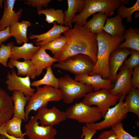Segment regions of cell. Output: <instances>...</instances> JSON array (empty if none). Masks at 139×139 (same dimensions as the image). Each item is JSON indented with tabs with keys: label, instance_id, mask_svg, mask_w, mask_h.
I'll use <instances>...</instances> for the list:
<instances>
[{
	"label": "cell",
	"instance_id": "cell-1",
	"mask_svg": "<svg viewBox=\"0 0 139 139\" xmlns=\"http://www.w3.org/2000/svg\"><path fill=\"white\" fill-rule=\"evenodd\" d=\"M63 33L67 39V43L63 50L54 58L59 62L74 55L84 54L91 58L95 64L98 52L97 34L84 26L76 23L73 28Z\"/></svg>",
	"mask_w": 139,
	"mask_h": 139
},
{
	"label": "cell",
	"instance_id": "cell-2",
	"mask_svg": "<svg viewBox=\"0 0 139 139\" xmlns=\"http://www.w3.org/2000/svg\"><path fill=\"white\" fill-rule=\"evenodd\" d=\"M124 39L123 36L112 37L103 30L97 34V60L90 75H97L104 79H109L110 75V55Z\"/></svg>",
	"mask_w": 139,
	"mask_h": 139
},
{
	"label": "cell",
	"instance_id": "cell-3",
	"mask_svg": "<svg viewBox=\"0 0 139 139\" xmlns=\"http://www.w3.org/2000/svg\"><path fill=\"white\" fill-rule=\"evenodd\" d=\"M122 4L121 0H85L82 11L75 15L72 22L84 26L88 18L97 12L111 17Z\"/></svg>",
	"mask_w": 139,
	"mask_h": 139
},
{
	"label": "cell",
	"instance_id": "cell-4",
	"mask_svg": "<svg viewBox=\"0 0 139 139\" xmlns=\"http://www.w3.org/2000/svg\"><path fill=\"white\" fill-rule=\"evenodd\" d=\"M58 79L62 99L67 104H71L75 99L84 97L93 90L91 85L77 81L68 74Z\"/></svg>",
	"mask_w": 139,
	"mask_h": 139
},
{
	"label": "cell",
	"instance_id": "cell-5",
	"mask_svg": "<svg viewBox=\"0 0 139 139\" xmlns=\"http://www.w3.org/2000/svg\"><path fill=\"white\" fill-rule=\"evenodd\" d=\"M35 92L30 98L25 109L26 121L32 110L35 111L42 106H47L48 102H58L62 99V93L59 89L50 86L45 85L42 87H37Z\"/></svg>",
	"mask_w": 139,
	"mask_h": 139
},
{
	"label": "cell",
	"instance_id": "cell-6",
	"mask_svg": "<svg viewBox=\"0 0 139 139\" xmlns=\"http://www.w3.org/2000/svg\"><path fill=\"white\" fill-rule=\"evenodd\" d=\"M95 64L88 56L79 54L67 58L55 64L54 67L68 71L75 76L90 75L93 70Z\"/></svg>",
	"mask_w": 139,
	"mask_h": 139
},
{
	"label": "cell",
	"instance_id": "cell-7",
	"mask_svg": "<svg viewBox=\"0 0 139 139\" xmlns=\"http://www.w3.org/2000/svg\"><path fill=\"white\" fill-rule=\"evenodd\" d=\"M125 97L124 96H121L117 104L108 109L102 121L97 123L86 124L85 126L96 131L100 130L111 127L121 122L126 118L128 112L123 101Z\"/></svg>",
	"mask_w": 139,
	"mask_h": 139
},
{
	"label": "cell",
	"instance_id": "cell-8",
	"mask_svg": "<svg viewBox=\"0 0 139 139\" xmlns=\"http://www.w3.org/2000/svg\"><path fill=\"white\" fill-rule=\"evenodd\" d=\"M109 90L103 89L90 92L84 96L82 102L89 106H97L103 118L108 109L116 105L120 97L112 95Z\"/></svg>",
	"mask_w": 139,
	"mask_h": 139
},
{
	"label": "cell",
	"instance_id": "cell-9",
	"mask_svg": "<svg viewBox=\"0 0 139 139\" xmlns=\"http://www.w3.org/2000/svg\"><path fill=\"white\" fill-rule=\"evenodd\" d=\"M65 112L67 118L85 124L95 123L102 117L97 106H89L82 102L71 106Z\"/></svg>",
	"mask_w": 139,
	"mask_h": 139
},
{
	"label": "cell",
	"instance_id": "cell-10",
	"mask_svg": "<svg viewBox=\"0 0 139 139\" xmlns=\"http://www.w3.org/2000/svg\"><path fill=\"white\" fill-rule=\"evenodd\" d=\"M35 116L31 117L25 125L24 136L29 139H54L57 134L56 129L51 126L39 125Z\"/></svg>",
	"mask_w": 139,
	"mask_h": 139
},
{
	"label": "cell",
	"instance_id": "cell-11",
	"mask_svg": "<svg viewBox=\"0 0 139 139\" xmlns=\"http://www.w3.org/2000/svg\"><path fill=\"white\" fill-rule=\"evenodd\" d=\"M133 72V69L123 64L119 72L117 73L114 88L109 90L110 93L120 97H126L132 87L131 80Z\"/></svg>",
	"mask_w": 139,
	"mask_h": 139
},
{
	"label": "cell",
	"instance_id": "cell-12",
	"mask_svg": "<svg viewBox=\"0 0 139 139\" xmlns=\"http://www.w3.org/2000/svg\"><path fill=\"white\" fill-rule=\"evenodd\" d=\"M37 111L35 117L42 125L53 126L67 118L65 111H61L55 106L50 109L47 106H42L39 108Z\"/></svg>",
	"mask_w": 139,
	"mask_h": 139
},
{
	"label": "cell",
	"instance_id": "cell-13",
	"mask_svg": "<svg viewBox=\"0 0 139 139\" xmlns=\"http://www.w3.org/2000/svg\"><path fill=\"white\" fill-rule=\"evenodd\" d=\"M5 83L8 90L10 91H19L26 96L31 97L35 92L36 89L31 87L29 77H22L18 76L14 69L8 72Z\"/></svg>",
	"mask_w": 139,
	"mask_h": 139
},
{
	"label": "cell",
	"instance_id": "cell-14",
	"mask_svg": "<svg viewBox=\"0 0 139 139\" xmlns=\"http://www.w3.org/2000/svg\"><path fill=\"white\" fill-rule=\"evenodd\" d=\"M132 50L128 48H117L111 53L109 59L110 75L109 82H115L117 72L130 55Z\"/></svg>",
	"mask_w": 139,
	"mask_h": 139
},
{
	"label": "cell",
	"instance_id": "cell-15",
	"mask_svg": "<svg viewBox=\"0 0 139 139\" xmlns=\"http://www.w3.org/2000/svg\"><path fill=\"white\" fill-rule=\"evenodd\" d=\"M15 0H4V11L0 20V31L7 27H10L15 23L19 21L21 17L23 9L20 8L16 12L14 10Z\"/></svg>",
	"mask_w": 139,
	"mask_h": 139
},
{
	"label": "cell",
	"instance_id": "cell-16",
	"mask_svg": "<svg viewBox=\"0 0 139 139\" xmlns=\"http://www.w3.org/2000/svg\"><path fill=\"white\" fill-rule=\"evenodd\" d=\"M56 22L49 30L40 34H31L29 37L31 39H36L34 43L37 46H42L61 36V33L70 29L69 27L56 24Z\"/></svg>",
	"mask_w": 139,
	"mask_h": 139
},
{
	"label": "cell",
	"instance_id": "cell-17",
	"mask_svg": "<svg viewBox=\"0 0 139 139\" xmlns=\"http://www.w3.org/2000/svg\"><path fill=\"white\" fill-rule=\"evenodd\" d=\"M74 79L83 84L91 85L94 91H98L102 89L110 90L112 89L114 85L109 81L108 79H104L100 76L87 74L76 75Z\"/></svg>",
	"mask_w": 139,
	"mask_h": 139
},
{
	"label": "cell",
	"instance_id": "cell-18",
	"mask_svg": "<svg viewBox=\"0 0 139 139\" xmlns=\"http://www.w3.org/2000/svg\"><path fill=\"white\" fill-rule=\"evenodd\" d=\"M45 50L44 45L41 46L31 60L36 68V77L40 75L44 69L58 62V60L50 56Z\"/></svg>",
	"mask_w": 139,
	"mask_h": 139
},
{
	"label": "cell",
	"instance_id": "cell-19",
	"mask_svg": "<svg viewBox=\"0 0 139 139\" xmlns=\"http://www.w3.org/2000/svg\"><path fill=\"white\" fill-rule=\"evenodd\" d=\"M13 112L12 97L0 88V127L11 119Z\"/></svg>",
	"mask_w": 139,
	"mask_h": 139
},
{
	"label": "cell",
	"instance_id": "cell-20",
	"mask_svg": "<svg viewBox=\"0 0 139 139\" xmlns=\"http://www.w3.org/2000/svg\"><path fill=\"white\" fill-rule=\"evenodd\" d=\"M7 65L12 70L14 69L15 67H16L18 76H28L32 80L36 78V68L31 60H24L21 62L17 60L10 58Z\"/></svg>",
	"mask_w": 139,
	"mask_h": 139
},
{
	"label": "cell",
	"instance_id": "cell-21",
	"mask_svg": "<svg viewBox=\"0 0 139 139\" xmlns=\"http://www.w3.org/2000/svg\"><path fill=\"white\" fill-rule=\"evenodd\" d=\"M30 97L25 95L22 92L20 91H12V98L14 104L13 117L19 118L24 121H26L25 108Z\"/></svg>",
	"mask_w": 139,
	"mask_h": 139
},
{
	"label": "cell",
	"instance_id": "cell-22",
	"mask_svg": "<svg viewBox=\"0 0 139 139\" xmlns=\"http://www.w3.org/2000/svg\"><path fill=\"white\" fill-rule=\"evenodd\" d=\"M41 46H35L33 44L25 42L21 46L14 45L12 49V54L10 58L18 60H31L34 54L39 50Z\"/></svg>",
	"mask_w": 139,
	"mask_h": 139
},
{
	"label": "cell",
	"instance_id": "cell-23",
	"mask_svg": "<svg viewBox=\"0 0 139 139\" xmlns=\"http://www.w3.org/2000/svg\"><path fill=\"white\" fill-rule=\"evenodd\" d=\"M31 24L29 21L23 20L21 22L15 23L10 27V34L11 36L15 38L17 44L20 45L28 42L27 30L28 27H30Z\"/></svg>",
	"mask_w": 139,
	"mask_h": 139
},
{
	"label": "cell",
	"instance_id": "cell-24",
	"mask_svg": "<svg viewBox=\"0 0 139 139\" xmlns=\"http://www.w3.org/2000/svg\"><path fill=\"white\" fill-rule=\"evenodd\" d=\"M85 0H68L67 9L64 12V25L65 26L72 28V20L77 12L82 11Z\"/></svg>",
	"mask_w": 139,
	"mask_h": 139
},
{
	"label": "cell",
	"instance_id": "cell-25",
	"mask_svg": "<svg viewBox=\"0 0 139 139\" xmlns=\"http://www.w3.org/2000/svg\"><path fill=\"white\" fill-rule=\"evenodd\" d=\"M122 19L117 15L115 17L107 18L103 30L112 37L121 36L125 30V27L122 23Z\"/></svg>",
	"mask_w": 139,
	"mask_h": 139
},
{
	"label": "cell",
	"instance_id": "cell-26",
	"mask_svg": "<svg viewBox=\"0 0 139 139\" xmlns=\"http://www.w3.org/2000/svg\"><path fill=\"white\" fill-rule=\"evenodd\" d=\"M125 41L120 44L119 48H126L139 51V30L129 28L125 30L123 34Z\"/></svg>",
	"mask_w": 139,
	"mask_h": 139
},
{
	"label": "cell",
	"instance_id": "cell-27",
	"mask_svg": "<svg viewBox=\"0 0 139 139\" xmlns=\"http://www.w3.org/2000/svg\"><path fill=\"white\" fill-rule=\"evenodd\" d=\"M108 16L99 12L93 14L92 18L86 22L84 26L92 33L97 34L102 32Z\"/></svg>",
	"mask_w": 139,
	"mask_h": 139
},
{
	"label": "cell",
	"instance_id": "cell-28",
	"mask_svg": "<svg viewBox=\"0 0 139 139\" xmlns=\"http://www.w3.org/2000/svg\"><path fill=\"white\" fill-rule=\"evenodd\" d=\"M22 120L16 117H13L1 126L9 135L16 137L25 139L21 131V126Z\"/></svg>",
	"mask_w": 139,
	"mask_h": 139
},
{
	"label": "cell",
	"instance_id": "cell-29",
	"mask_svg": "<svg viewBox=\"0 0 139 139\" xmlns=\"http://www.w3.org/2000/svg\"><path fill=\"white\" fill-rule=\"evenodd\" d=\"M124 102L128 112H132L139 117V89L132 87L126 96Z\"/></svg>",
	"mask_w": 139,
	"mask_h": 139
},
{
	"label": "cell",
	"instance_id": "cell-30",
	"mask_svg": "<svg viewBox=\"0 0 139 139\" xmlns=\"http://www.w3.org/2000/svg\"><path fill=\"white\" fill-rule=\"evenodd\" d=\"M37 12L39 15L43 14L45 15V21L48 23L56 22L60 25H64V12L62 9L47 8L44 9L37 10Z\"/></svg>",
	"mask_w": 139,
	"mask_h": 139
},
{
	"label": "cell",
	"instance_id": "cell-31",
	"mask_svg": "<svg viewBox=\"0 0 139 139\" xmlns=\"http://www.w3.org/2000/svg\"><path fill=\"white\" fill-rule=\"evenodd\" d=\"M46 73L43 78L40 80L33 81L31 83V86L39 87L44 85L50 86L56 89H59L58 79L54 75L51 67L50 66L46 68Z\"/></svg>",
	"mask_w": 139,
	"mask_h": 139
},
{
	"label": "cell",
	"instance_id": "cell-32",
	"mask_svg": "<svg viewBox=\"0 0 139 139\" xmlns=\"http://www.w3.org/2000/svg\"><path fill=\"white\" fill-rule=\"evenodd\" d=\"M67 38L62 36L44 45L45 49L50 51L54 58L59 54L64 49L67 43Z\"/></svg>",
	"mask_w": 139,
	"mask_h": 139
},
{
	"label": "cell",
	"instance_id": "cell-33",
	"mask_svg": "<svg viewBox=\"0 0 139 139\" xmlns=\"http://www.w3.org/2000/svg\"><path fill=\"white\" fill-rule=\"evenodd\" d=\"M139 11V0H137L134 4L131 7H127L123 4H122L117 9V14L120 15L122 19L126 18L127 23L132 21L133 19L132 16L133 13Z\"/></svg>",
	"mask_w": 139,
	"mask_h": 139
},
{
	"label": "cell",
	"instance_id": "cell-34",
	"mask_svg": "<svg viewBox=\"0 0 139 139\" xmlns=\"http://www.w3.org/2000/svg\"><path fill=\"white\" fill-rule=\"evenodd\" d=\"M14 45L13 42L8 43L6 45L2 44L0 47V63L5 67L8 66L7 62L12 54V49Z\"/></svg>",
	"mask_w": 139,
	"mask_h": 139
},
{
	"label": "cell",
	"instance_id": "cell-35",
	"mask_svg": "<svg viewBox=\"0 0 139 139\" xmlns=\"http://www.w3.org/2000/svg\"><path fill=\"white\" fill-rule=\"evenodd\" d=\"M111 127L116 133L117 139H139L136 136H133L126 132L121 122Z\"/></svg>",
	"mask_w": 139,
	"mask_h": 139
},
{
	"label": "cell",
	"instance_id": "cell-36",
	"mask_svg": "<svg viewBox=\"0 0 139 139\" xmlns=\"http://www.w3.org/2000/svg\"><path fill=\"white\" fill-rule=\"evenodd\" d=\"M130 57L126 59L124 64L132 69L139 66V51L132 50Z\"/></svg>",
	"mask_w": 139,
	"mask_h": 139
},
{
	"label": "cell",
	"instance_id": "cell-37",
	"mask_svg": "<svg viewBox=\"0 0 139 139\" xmlns=\"http://www.w3.org/2000/svg\"><path fill=\"white\" fill-rule=\"evenodd\" d=\"M24 4L28 6L36 7L37 10L42 9V7H47L51 0H27Z\"/></svg>",
	"mask_w": 139,
	"mask_h": 139
},
{
	"label": "cell",
	"instance_id": "cell-38",
	"mask_svg": "<svg viewBox=\"0 0 139 139\" xmlns=\"http://www.w3.org/2000/svg\"><path fill=\"white\" fill-rule=\"evenodd\" d=\"M131 80V84L132 87L139 89V66L134 68Z\"/></svg>",
	"mask_w": 139,
	"mask_h": 139
},
{
	"label": "cell",
	"instance_id": "cell-39",
	"mask_svg": "<svg viewBox=\"0 0 139 139\" xmlns=\"http://www.w3.org/2000/svg\"><path fill=\"white\" fill-rule=\"evenodd\" d=\"M97 132V131L89 128L86 126H83L82 128V134L81 138L82 139L84 136V139H91Z\"/></svg>",
	"mask_w": 139,
	"mask_h": 139
},
{
	"label": "cell",
	"instance_id": "cell-40",
	"mask_svg": "<svg viewBox=\"0 0 139 139\" xmlns=\"http://www.w3.org/2000/svg\"><path fill=\"white\" fill-rule=\"evenodd\" d=\"M97 139H117V135L111 129L102 132Z\"/></svg>",
	"mask_w": 139,
	"mask_h": 139
},
{
	"label": "cell",
	"instance_id": "cell-41",
	"mask_svg": "<svg viewBox=\"0 0 139 139\" xmlns=\"http://www.w3.org/2000/svg\"><path fill=\"white\" fill-rule=\"evenodd\" d=\"M10 27H7L4 30L0 31V46L2 43L6 41L11 36L10 32Z\"/></svg>",
	"mask_w": 139,
	"mask_h": 139
},
{
	"label": "cell",
	"instance_id": "cell-42",
	"mask_svg": "<svg viewBox=\"0 0 139 139\" xmlns=\"http://www.w3.org/2000/svg\"><path fill=\"white\" fill-rule=\"evenodd\" d=\"M0 134L4 136L8 139H23L21 138L16 137L8 135L1 126L0 127Z\"/></svg>",
	"mask_w": 139,
	"mask_h": 139
},
{
	"label": "cell",
	"instance_id": "cell-43",
	"mask_svg": "<svg viewBox=\"0 0 139 139\" xmlns=\"http://www.w3.org/2000/svg\"><path fill=\"white\" fill-rule=\"evenodd\" d=\"M121 1L122 3H123V4L124 5L128 4L129 2V1L128 0H121Z\"/></svg>",
	"mask_w": 139,
	"mask_h": 139
},
{
	"label": "cell",
	"instance_id": "cell-44",
	"mask_svg": "<svg viewBox=\"0 0 139 139\" xmlns=\"http://www.w3.org/2000/svg\"><path fill=\"white\" fill-rule=\"evenodd\" d=\"M139 13H136L135 14V18H139Z\"/></svg>",
	"mask_w": 139,
	"mask_h": 139
},
{
	"label": "cell",
	"instance_id": "cell-45",
	"mask_svg": "<svg viewBox=\"0 0 139 139\" xmlns=\"http://www.w3.org/2000/svg\"><path fill=\"white\" fill-rule=\"evenodd\" d=\"M0 139H7V138L4 136L1 135L0 136Z\"/></svg>",
	"mask_w": 139,
	"mask_h": 139
},
{
	"label": "cell",
	"instance_id": "cell-46",
	"mask_svg": "<svg viewBox=\"0 0 139 139\" xmlns=\"http://www.w3.org/2000/svg\"><path fill=\"white\" fill-rule=\"evenodd\" d=\"M3 2V0H0V7L2 8V3Z\"/></svg>",
	"mask_w": 139,
	"mask_h": 139
}]
</instances>
